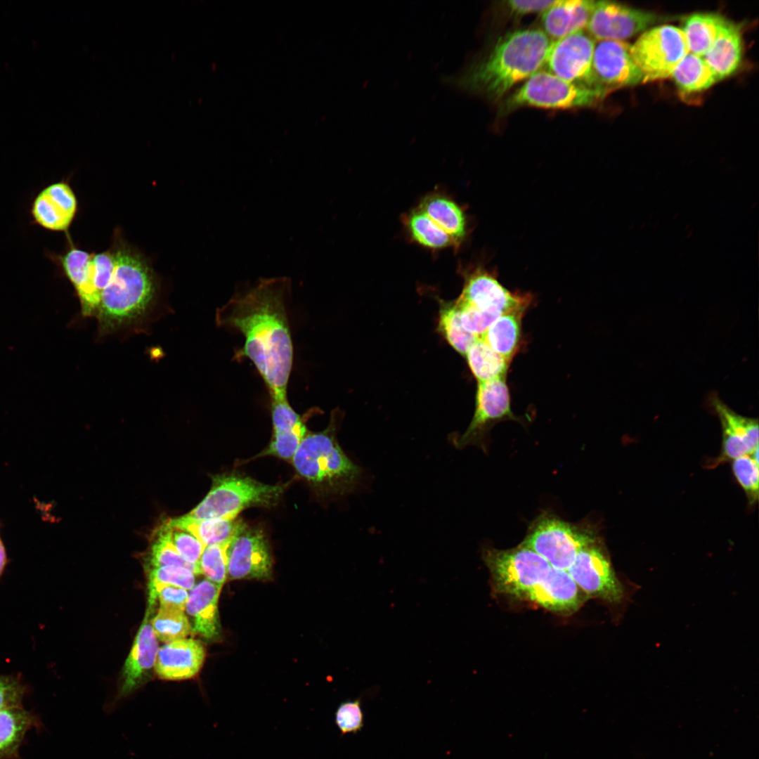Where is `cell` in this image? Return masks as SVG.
Masks as SVG:
<instances>
[{
  "instance_id": "cell-6",
  "label": "cell",
  "mask_w": 759,
  "mask_h": 759,
  "mask_svg": "<svg viewBox=\"0 0 759 759\" xmlns=\"http://www.w3.org/2000/svg\"><path fill=\"white\" fill-rule=\"evenodd\" d=\"M607 94L604 91L566 82L547 72H536L510 97L505 112L519 107L572 109L591 107Z\"/></svg>"
},
{
  "instance_id": "cell-37",
  "label": "cell",
  "mask_w": 759,
  "mask_h": 759,
  "mask_svg": "<svg viewBox=\"0 0 759 759\" xmlns=\"http://www.w3.org/2000/svg\"><path fill=\"white\" fill-rule=\"evenodd\" d=\"M407 226L414 240L426 247L439 249L454 244L450 236L420 209L410 213Z\"/></svg>"
},
{
  "instance_id": "cell-43",
  "label": "cell",
  "mask_w": 759,
  "mask_h": 759,
  "mask_svg": "<svg viewBox=\"0 0 759 759\" xmlns=\"http://www.w3.org/2000/svg\"><path fill=\"white\" fill-rule=\"evenodd\" d=\"M148 610L153 608L156 599H158L160 606L178 609L185 611L189 593L187 590L168 585H157L148 588Z\"/></svg>"
},
{
  "instance_id": "cell-7",
  "label": "cell",
  "mask_w": 759,
  "mask_h": 759,
  "mask_svg": "<svg viewBox=\"0 0 759 759\" xmlns=\"http://www.w3.org/2000/svg\"><path fill=\"white\" fill-rule=\"evenodd\" d=\"M483 558L495 590L520 598H524L551 569L544 558L524 545L507 550L488 549Z\"/></svg>"
},
{
  "instance_id": "cell-23",
  "label": "cell",
  "mask_w": 759,
  "mask_h": 759,
  "mask_svg": "<svg viewBox=\"0 0 759 759\" xmlns=\"http://www.w3.org/2000/svg\"><path fill=\"white\" fill-rule=\"evenodd\" d=\"M221 587L205 579L188 593L185 611L191 618L192 631L208 640L221 635L218 601Z\"/></svg>"
},
{
  "instance_id": "cell-10",
  "label": "cell",
  "mask_w": 759,
  "mask_h": 759,
  "mask_svg": "<svg viewBox=\"0 0 759 759\" xmlns=\"http://www.w3.org/2000/svg\"><path fill=\"white\" fill-rule=\"evenodd\" d=\"M227 578L269 579L273 561L264 532L241 520L226 550Z\"/></svg>"
},
{
  "instance_id": "cell-9",
  "label": "cell",
  "mask_w": 759,
  "mask_h": 759,
  "mask_svg": "<svg viewBox=\"0 0 759 759\" xmlns=\"http://www.w3.org/2000/svg\"><path fill=\"white\" fill-rule=\"evenodd\" d=\"M595 540L591 532L544 516L533 525L522 545L544 558L551 567L567 571L578 553Z\"/></svg>"
},
{
  "instance_id": "cell-28",
  "label": "cell",
  "mask_w": 759,
  "mask_h": 759,
  "mask_svg": "<svg viewBox=\"0 0 759 759\" xmlns=\"http://www.w3.org/2000/svg\"><path fill=\"white\" fill-rule=\"evenodd\" d=\"M525 311L515 310L500 315L481 337L494 351L509 362L519 348L521 320Z\"/></svg>"
},
{
  "instance_id": "cell-12",
  "label": "cell",
  "mask_w": 759,
  "mask_h": 759,
  "mask_svg": "<svg viewBox=\"0 0 759 759\" xmlns=\"http://www.w3.org/2000/svg\"><path fill=\"white\" fill-rule=\"evenodd\" d=\"M595 45L588 32L578 31L552 41L545 63L550 73L562 79L600 90L592 69Z\"/></svg>"
},
{
  "instance_id": "cell-39",
  "label": "cell",
  "mask_w": 759,
  "mask_h": 759,
  "mask_svg": "<svg viewBox=\"0 0 759 759\" xmlns=\"http://www.w3.org/2000/svg\"><path fill=\"white\" fill-rule=\"evenodd\" d=\"M732 461V472L737 482L744 491L750 504H754L758 498V462L750 455L741 456Z\"/></svg>"
},
{
  "instance_id": "cell-27",
  "label": "cell",
  "mask_w": 759,
  "mask_h": 759,
  "mask_svg": "<svg viewBox=\"0 0 759 759\" xmlns=\"http://www.w3.org/2000/svg\"><path fill=\"white\" fill-rule=\"evenodd\" d=\"M39 726L37 716L22 706L0 710V759H20L26 734Z\"/></svg>"
},
{
  "instance_id": "cell-47",
  "label": "cell",
  "mask_w": 759,
  "mask_h": 759,
  "mask_svg": "<svg viewBox=\"0 0 759 759\" xmlns=\"http://www.w3.org/2000/svg\"><path fill=\"white\" fill-rule=\"evenodd\" d=\"M8 562L5 546L0 538V577L1 576Z\"/></svg>"
},
{
  "instance_id": "cell-26",
  "label": "cell",
  "mask_w": 759,
  "mask_h": 759,
  "mask_svg": "<svg viewBox=\"0 0 759 759\" xmlns=\"http://www.w3.org/2000/svg\"><path fill=\"white\" fill-rule=\"evenodd\" d=\"M740 27L727 20L711 48L702 56L720 80L734 73L742 59Z\"/></svg>"
},
{
  "instance_id": "cell-40",
  "label": "cell",
  "mask_w": 759,
  "mask_h": 759,
  "mask_svg": "<svg viewBox=\"0 0 759 759\" xmlns=\"http://www.w3.org/2000/svg\"><path fill=\"white\" fill-rule=\"evenodd\" d=\"M155 534V538L151 546L148 561L150 569L164 566H179L190 569L195 575L200 574L198 568L183 559L165 536L157 531Z\"/></svg>"
},
{
  "instance_id": "cell-5",
  "label": "cell",
  "mask_w": 759,
  "mask_h": 759,
  "mask_svg": "<svg viewBox=\"0 0 759 759\" xmlns=\"http://www.w3.org/2000/svg\"><path fill=\"white\" fill-rule=\"evenodd\" d=\"M286 487L263 484L238 473L217 474L212 477L207 495L188 515L197 519H235L249 507L275 505Z\"/></svg>"
},
{
  "instance_id": "cell-11",
  "label": "cell",
  "mask_w": 759,
  "mask_h": 759,
  "mask_svg": "<svg viewBox=\"0 0 759 759\" xmlns=\"http://www.w3.org/2000/svg\"><path fill=\"white\" fill-rule=\"evenodd\" d=\"M567 571L587 596L612 604L620 603L625 597L623 584L596 540L578 553Z\"/></svg>"
},
{
  "instance_id": "cell-16",
  "label": "cell",
  "mask_w": 759,
  "mask_h": 759,
  "mask_svg": "<svg viewBox=\"0 0 759 759\" xmlns=\"http://www.w3.org/2000/svg\"><path fill=\"white\" fill-rule=\"evenodd\" d=\"M630 50V45L623 41L602 40L595 44L592 69L598 89L608 93L643 82Z\"/></svg>"
},
{
  "instance_id": "cell-31",
  "label": "cell",
  "mask_w": 759,
  "mask_h": 759,
  "mask_svg": "<svg viewBox=\"0 0 759 759\" xmlns=\"http://www.w3.org/2000/svg\"><path fill=\"white\" fill-rule=\"evenodd\" d=\"M465 356L478 382L505 377L510 362L494 351L481 337L473 343Z\"/></svg>"
},
{
  "instance_id": "cell-21",
  "label": "cell",
  "mask_w": 759,
  "mask_h": 759,
  "mask_svg": "<svg viewBox=\"0 0 759 759\" xmlns=\"http://www.w3.org/2000/svg\"><path fill=\"white\" fill-rule=\"evenodd\" d=\"M148 615L139 628L127 659L125 661L116 700L126 697L145 682L154 668L158 644Z\"/></svg>"
},
{
  "instance_id": "cell-24",
  "label": "cell",
  "mask_w": 759,
  "mask_h": 759,
  "mask_svg": "<svg viewBox=\"0 0 759 759\" xmlns=\"http://www.w3.org/2000/svg\"><path fill=\"white\" fill-rule=\"evenodd\" d=\"M91 254L72 247L58 259L69 281L74 287L84 316L96 315L100 295L92 280L91 268Z\"/></svg>"
},
{
  "instance_id": "cell-34",
  "label": "cell",
  "mask_w": 759,
  "mask_h": 759,
  "mask_svg": "<svg viewBox=\"0 0 759 759\" xmlns=\"http://www.w3.org/2000/svg\"><path fill=\"white\" fill-rule=\"evenodd\" d=\"M438 326L439 331L448 343L462 356L466 355L470 346L479 337L463 327L460 310L455 301L441 304Z\"/></svg>"
},
{
  "instance_id": "cell-14",
  "label": "cell",
  "mask_w": 759,
  "mask_h": 759,
  "mask_svg": "<svg viewBox=\"0 0 759 759\" xmlns=\"http://www.w3.org/2000/svg\"><path fill=\"white\" fill-rule=\"evenodd\" d=\"M661 18L655 13L618 2L598 1L587 25V32L599 41H623L643 32Z\"/></svg>"
},
{
  "instance_id": "cell-41",
  "label": "cell",
  "mask_w": 759,
  "mask_h": 759,
  "mask_svg": "<svg viewBox=\"0 0 759 759\" xmlns=\"http://www.w3.org/2000/svg\"><path fill=\"white\" fill-rule=\"evenodd\" d=\"M334 720L341 736L361 732L364 727L362 696L341 702L334 713Z\"/></svg>"
},
{
  "instance_id": "cell-25",
  "label": "cell",
  "mask_w": 759,
  "mask_h": 759,
  "mask_svg": "<svg viewBox=\"0 0 759 759\" xmlns=\"http://www.w3.org/2000/svg\"><path fill=\"white\" fill-rule=\"evenodd\" d=\"M595 1L592 0H557L543 13L542 25L545 34L558 40L587 27Z\"/></svg>"
},
{
  "instance_id": "cell-15",
  "label": "cell",
  "mask_w": 759,
  "mask_h": 759,
  "mask_svg": "<svg viewBox=\"0 0 759 759\" xmlns=\"http://www.w3.org/2000/svg\"><path fill=\"white\" fill-rule=\"evenodd\" d=\"M506 419L517 420L510 408L505 377L479 382L473 418L467 430L454 444L458 448L469 445H481L489 427L496 422Z\"/></svg>"
},
{
  "instance_id": "cell-4",
  "label": "cell",
  "mask_w": 759,
  "mask_h": 759,
  "mask_svg": "<svg viewBox=\"0 0 759 759\" xmlns=\"http://www.w3.org/2000/svg\"><path fill=\"white\" fill-rule=\"evenodd\" d=\"M114 254V270L100 292L96 313L103 330L116 328L141 317L155 295L153 275L145 261L129 249Z\"/></svg>"
},
{
  "instance_id": "cell-32",
  "label": "cell",
  "mask_w": 759,
  "mask_h": 759,
  "mask_svg": "<svg viewBox=\"0 0 759 759\" xmlns=\"http://www.w3.org/2000/svg\"><path fill=\"white\" fill-rule=\"evenodd\" d=\"M672 77L678 89L685 93L706 90L718 81L702 57L689 52L677 65Z\"/></svg>"
},
{
  "instance_id": "cell-46",
  "label": "cell",
  "mask_w": 759,
  "mask_h": 759,
  "mask_svg": "<svg viewBox=\"0 0 759 759\" xmlns=\"http://www.w3.org/2000/svg\"><path fill=\"white\" fill-rule=\"evenodd\" d=\"M557 1V0H511L507 1L506 4L512 13L516 15H524L530 13H543L554 5Z\"/></svg>"
},
{
  "instance_id": "cell-38",
  "label": "cell",
  "mask_w": 759,
  "mask_h": 759,
  "mask_svg": "<svg viewBox=\"0 0 759 759\" xmlns=\"http://www.w3.org/2000/svg\"><path fill=\"white\" fill-rule=\"evenodd\" d=\"M231 540L206 546L200 559V573L221 588L227 578L226 550Z\"/></svg>"
},
{
  "instance_id": "cell-8",
  "label": "cell",
  "mask_w": 759,
  "mask_h": 759,
  "mask_svg": "<svg viewBox=\"0 0 759 759\" xmlns=\"http://www.w3.org/2000/svg\"><path fill=\"white\" fill-rule=\"evenodd\" d=\"M630 51L643 82H647L672 76L689 49L681 29L663 25L645 31L630 46Z\"/></svg>"
},
{
  "instance_id": "cell-13",
  "label": "cell",
  "mask_w": 759,
  "mask_h": 759,
  "mask_svg": "<svg viewBox=\"0 0 759 759\" xmlns=\"http://www.w3.org/2000/svg\"><path fill=\"white\" fill-rule=\"evenodd\" d=\"M531 299L529 294L509 291L495 274L479 267L466 275L462 291L455 301L499 317L510 311L526 310Z\"/></svg>"
},
{
  "instance_id": "cell-19",
  "label": "cell",
  "mask_w": 759,
  "mask_h": 759,
  "mask_svg": "<svg viewBox=\"0 0 759 759\" xmlns=\"http://www.w3.org/2000/svg\"><path fill=\"white\" fill-rule=\"evenodd\" d=\"M77 209V200L68 183L58 181L44 188L31 207L34 223L51 231H66Z\"/></svg>"
},
{
  "instance_id": "cell-20",
  "label": "cell",
  "mask_w": 759,
  "mask_h": 759,
  "mask_svg": "<svg viewBox=\"0 0 759 759\" xmlns=\"http://www.w3.org/2000/svg\"><path fill=\"white\" fill-rule=\"evenodd\" d=\"M202 643L193 638H184L168 643L158 649L154 670L164 680H185L195 677L205 659Z\"/></svg>"
},
{
  "instance_id": "cell-3",
  "label": "cell",
  "mask_w": 759,
  "mask_h": 759,
  "mask_svg": "<svg viewBox=\"0 0 759 759\" xmlns=\"http://www.w3.org/2000/svg\"><path fill=\"white\" fill-rule=\"evenodd\" d=\"M338 419V412H333L326 429L307 433L291 461L297 474L319 491L342 495L356 488L362 470L348 458L337 441Z\"/></svg>"
},
{
  "instance_id": "cell-35",
  "label": "cell",
  "mask_w": 759,
  "mask_h": 759,
  "mask_svg": "<svg viewBox=\"0 0 759 759\" xmlns=\"http://www.w3.org/2000/svg\"><path fill=\"white\" fill-rule=\"evenodd\" d=\"M151 625L155 637L165 643L186 638L193 632L184 611L164 606H160Z\"/></svg>"
},
{
  "instance_id": "cell-44",
  "label": "cell",
  "mask_w": 759,
  "mask_h": 759,
  "mask_svg": "<svg viewBox=\"0 0 759 759\" xmlns=\"http://www.w3.org/2000/svg\"><path fill=\"white\" fill-rule=\"evenodd\" d=\"M91 267L93 286L100 295L109 282L115 267L114 252L106 251L91 254Z\"/></svg>"
},
{
  "instance_id": "cell-42",
  "label": "cell",
  "mask_w": 759,
  "mask_h": 759,
  "mask_svg": "<svg viewBox=\"0 0 759 759\" xmlns=\"http://www.w3.org/2000/svg\"><path fill=\"white\" fill-rule=\"evenodd\" d=\"M195 574L190 569L179 566L151 568L148 588L157 585L177 586L190 590L195 585Z\"/></svg>"
},
{
  "instance_id": "cell-36",
  "label": "cell",
  "mask_w": 759,
  "mask_h": 759,
  "mask_svg": "<svg viewBox=\"0 0 759 759\" xmlns=\"http://www.w3.org/2000/svg\"><path fill=\"white\" fill-rule=\"evenodd\" d=\"M157 531L171 542L183 560L200 569V559L205 546L197 537L178 525L174 519L164 521Z\"/></svg>"
},
{
  "instance_id": "cell-30",
  "label": "cell",
  "mask_w": 759,
  "mask_h": 759,
  "mask_svg": "<svg viewBox=\"0 0 759 759\" xmlns=\"http://www.w3.org/2000/svg\"><path fill=\"white\" fill-rule=\"evenodd\" d=\"M727 20L713 13H696L687 16L681 30L689 52L702 57L713 46Z\"/></svg>"
},
{
  "instance_id": "cell-18",
  "label": "cell",
  "mask_w": 759,
  "mask_h": 759,
  "mask_svg": "<svg viewBox=\"0 0 759 759\" xmlns=\"http://www.w3.org/2000/svg\"><path fill=\"white\" fill-rule=\"evenodd\" d=\"M273 436L259 456L272 455L292 460L307 434L303 418L290 406L287 395L270 396Z\"/></svg>"
},
{
  "instance_id": "cell-29",
  "label": "cell",
  "mask_w": 759,
  "mask_h": 759,
  "mask_svg": "<svg viewBox=\"0 0 759 759\" xmlns=\"http://www.w3.org/2000/svg\"><path fill=\"white\" fill-rule=\"evenodd\" d=\"M419 209L444 231L454 244H460L465 238V215L455 202L440 195H432L423 200Z\"/></svg>"
},
{
  "instance_id": "cell-22",
  "label": "cell",
  "mask_w": 759,
  "mask_h": 759,
  "mask_svg": "<svg viewBox=\"0 0 759 759\" xmlns=\"http://www.w3.org/2000/svg\"><path fill=\"white\" fill-rule=\"evenodd\" d=\"M583 593L567 571L551 567L546 576L528 592L524 599L546 609L564 613L579 607L583 602Z\"/></svg>"
},
{
  "instance_id": "cell-17",
  "label": "cell",
  "mask_w": 759,
  "mask_h": 759,
  "mask_svg": "<svg viewBox=\"0 0 759 759\" xmlns=\"http://www.w3.org/2000/svg\"><path fill=\"white\" fill-rule=\"evenodd\" d=\"M709 404L718 417L722 433V450L719 462L733 460L750 455L758 448V422L735 413L712 393Z\"/></svg>"
},
{
  "instance_id": "cell-45",
  "label": "cell",
  "mask_w": 759,
  "mask_h": 759,
  "mask_svg": "<svg viewBox=\"0 0 759 759\" xmlns=\"http://www.w3.org/2000/svg\"><path fill=\"white\" fill-rule=\"evenodd\" d=\"M26 687L16 676L0 675V710L21 706Z\"/></svg>"
},
{
  "instance_id": "cell-2",
  "label": "cell",
  "mask_w": 759,
  "mask_h": 759,
  "mask_svg": "<svg viewBox=\"0 0 759 759\" xmlns=\"http://www.w3.org/2000/svg\"><path fill=\"white\" fill-rule=\"evenodd\" d=\"M552 41L537 29L519 30L504 35L473 72L472 86L489 99H500L545 64Z\"/></svg>"
},
{
  "instance_id": "cell-33",
  "label": "cell",
  "mask_w": 759,
  "mask_h": 759,
  "mask_svg": "<svg viewBox=\"0 0 759 759\" xmlns=\"http://www.w3.org/2000/svg\"><path fill=\"white\" fill-rule=\"evenodd\" d=\"M174 520L178 525L191 532L205 547L229 541L240 521L236 519L222 518L197 519L188 514Z\"/></svg>"
},
{
  "instance_id": "cell-1",
  "label": "cell",
  "mask_w": 759,
  "mask_h": 759,
  "mask_svg": "<svg viewBox=\"0 0 759 759\" xmlns=\"http://www.w3.org/2000/svg\"><path fill=\"white\" fill-rule=\"evenodd\" d=\"M291 289L287 277L259 278L240 287L216 315L219 326L243 335L235 358L252 361L269 396L287 394L294 356L287 310Z\"/></svg>"
}]
</instances>
